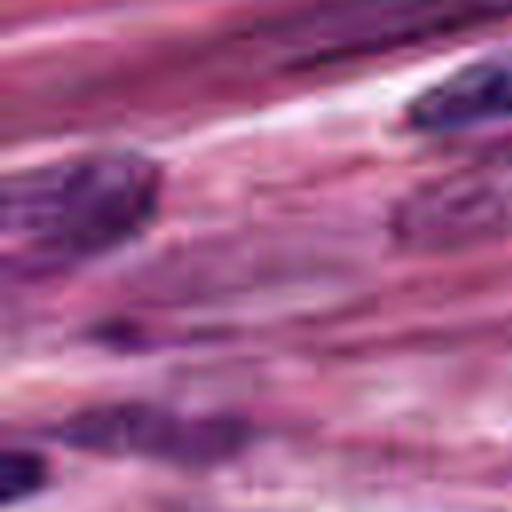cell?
Returning <instances> with one entry per match:
<instances>
[{
  "instance_id": "cell-1",
  "label": "cell",
  "mask_w": 512,
  "mask_h": 512,
  "mask_svg": "<svg viewBox=\"0 0 512 512\" xmlns=\"http://www.w3.org/2000/svg\"><path fill=\"white\" fill-rule=\"evenodd\" d=\"M164 172L140 152L52 160L4 180L0 248L8 272H60L136 240L160 208Z\"/></svg>"
},
{
  "instance_id": "cell-2",
  "label": "cell",
  "mask_w": 512,
  "mask_h": 512,
  "mask_svg": "<svg viewBox=\"0 0 512 512\" xmlns=\"http://www.w3.org/2000/svg\"><path fill=\"white\" fill-rule=\"evenodd\" d=\"M500 16H512V0H316L268 24L264 44L292 64H332Z\"/></svg>"
},
{
  "instance_id": "cell-3",
  "label": "cell",
  "mask_w": 512,
  "mask_h": 512,
  "mask_svg": "<svg viewBox=\"0 0 512 512\" xmlns=\"http://www.w3.org/2000/svg\"><path fill=\"white\" fill-rule=\"evenodd\" d=\"M392 236L408 252H456L512 236V156L468 164L412 188L392 208Z\"/></svg>"
},
{
  "instance_id": "cell-4",
  "label": "cell",
  "mask_w": 512,
  "mask_h": 512,
  "mask_svg": "<svg viewBox=\"0 0 512 512\" xmlns=\"http://www.w3.org/2000/svg\"><path fill=\"white\" fill-rule=\"evenodd\" d=\"M64 440L92 452H132L164 460H208L232 448V428L220 420H180L148 404H116L80 412L60 428Z\"/></svg>"
},
{
  "instance_id": "cell-5",
  "label": "cell",
  "mask_w": 512,
  "mask_h": 512,
  "mask_svg": "<svg viewBox=\"0 0 512 512\" xmlns=\"http://www.w3.org/2000/svg\"><path fill=\"white\" fill-rule=\"evenodd\" d=\"M508 120H512V48L488 52L440 76L408 104V128L428 136H452Z\"/></svg>"
},
{
  "instance_id": "cell-6",
  "label": "cell",
  "mask_w": 512,
  "mask_h": 512,
  "mask_svg": "<svg viewBox=\"0 0 512 512\" xmlns=\"http://www.w3.org/2000/svg\"><path fill=\"white\" fill-rule=\"evenodd\" d=\"M40 460H32V456H20V452H8L4 456V468H0V492H4V500L12 504V500H20L24 492H32L36 484H40Z\"/></svg>"
}]
</instances>
